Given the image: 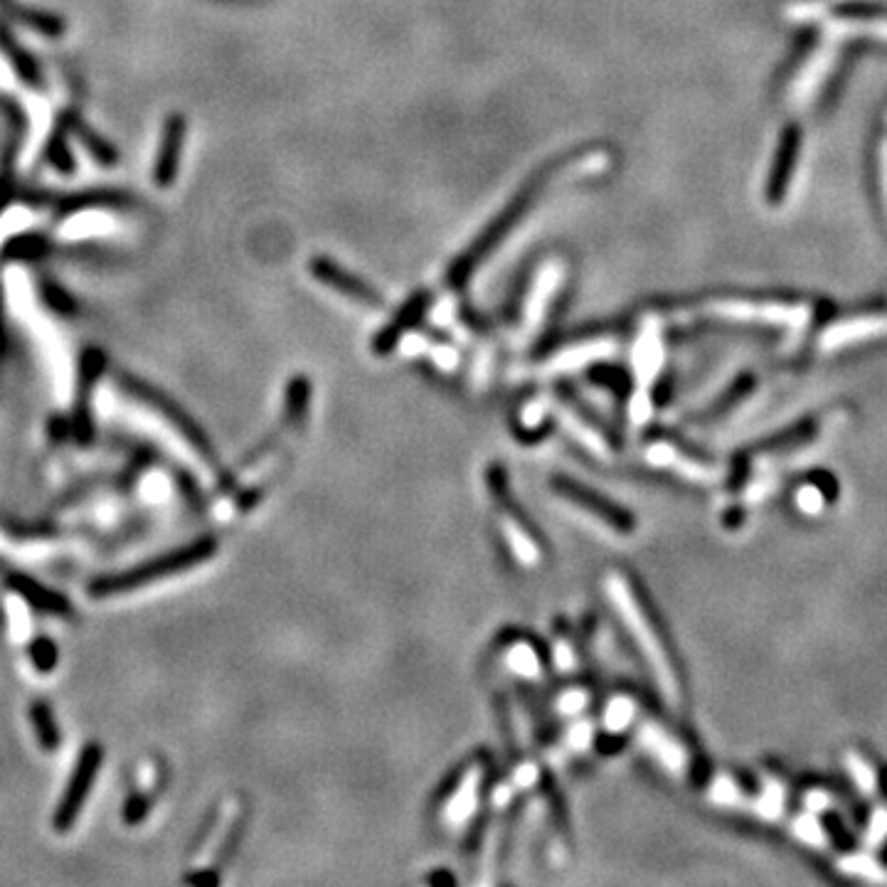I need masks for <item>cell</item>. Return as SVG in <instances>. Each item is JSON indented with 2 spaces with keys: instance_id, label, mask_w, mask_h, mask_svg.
Here are the masks:
<instances>
[{
  "instance_id": "8fae6325",
  "label": "cell",
  "mask_w": 887,
  "mask_h": 887,
  "mask_svg": "<svg viewBox=\"0 0 887 887\" xmlns=\"http://www.w3.org/2000/svg\"><path fill=\"white\" fill-rule=\"evenodd\" d=\"M634 735L638 740V745L644 747L646 755L656 759L666 771H670V775H676V777L688 775L690 759H688L683 742H680L674 732H668V727L661 720L644 713L636 722Z\"/></svg>"
},
{
  "instance_id": "3957f363",
  "label": "cell",
  "mask_w": 887,
  "mask_h": 887,
  "mask_svg": "<svg viewBox=\"0 0 887 887\" xmlns=\"http://www.w3.org/2000/svg\"><path fill=\"white\" fill-rule=\"evenodd\" d=\"M493 769L489 755H473L453 771L447 787L431 803V819L443 835H459L477 823L483 801L489 797Z\"/></svg>"
},
{
  "instance_id": "4316f807",
  "label": "cell",
  "mask_w": 887,
  "mask_h": 887,
  "mask_svg": "<svg viewBox=\"0 0 887 887\" xmlns=\"http://www.w3.org/2000/svg\"><path fill=\"white\" fill-rule=\"evenodd\" d=\"M885 835H887V811H878L870 821V829H868V835H865V841H868L870 845H880L885 841Z\"/></svg>"
},
{
  "instance_id": "277c9868",
  "label": "cell",
  "mask_w": 887,
  "mask_h": 887,
  "mask_svg": "<svg viewBox=\"0 0 887 887\" xmlns=\"http://www.w3.org/2000/svg\"><path fill=\"white\" fill-rule=\"evenodd\" d=\"M215 555H218V543H215L212 538L193 540L188 545H183V548H178V550H171L168 555L153 557V560H149V562L131 567V570L99 577V580L89 584V594L95 596V600L131 594V592L141 590V587L156 584L163 580H171V577L185 574L188 570H195V567L210 562Z\"/></svg>"
},
{
  "instance_id": "83f0119b",
  "label": "cell",
  "mask_w": 887,
  "mask_h": 887,
  "mask_svg": "<svg viewBox=\"0 0 887 887\" xmlns=\"http://www.w3.org/2000/svg\"><path fill=\"white\" fill-rule=\"evenodd\" d=\"M803 803H807L809 811H823L831 807V797L826 791H809L807 797H803Z\"/></svg>"
},
{
  "instance_id": "d6986e66",
  "label": "cell",
  "mask_w": 887,
  "mask_h": 887,
  "mask_svg": "<svg viewBox=\"0 0 887 887\" xmlns=\"http://www.w3.org/2000/svg\"><path fill=\"white\" fill-rule=\"evenodd\" d=\"M30 720H33L35 737L45 752H55L62 745V732L57 727V720L47 703H33L30 708Z\"/></svg>"
},
{
  "instance_id": "484cf974",
  "label": "cell",
  "mask_w": 887,
  "mask_h": 887,
  "mask_svg": "<svg viewBox=\"0 0 887 887\" xmlns=\"http://www.w3.org/2000/svg\"><path fill=\"white\" fill-rule=\"evenodd\" d=\"M149 813V801L141 797V793H133V797L127 801V811H123V819L127 823H139L146 819Z\"/></svg>"
},
{
  "instance_id": "5b68a950",
  "label": "cell",
  "mask_w": 887,
  "mask_h": 887,
  "mask_svg": "<svg viewBox=\"0 0 887 887\" xmlns=\"http://www.w3.org/2000/svg\"><path fill=\"white\" fill-rule=\"evenodd\" d=\"M486 489L493 521H496L501 540L505 548H508L515 565L523 567V570H538L545 562L543 538L538 535V530H535V525L525 518L518 501L511 496L508 481H505L499 467L489 469Z\"/></svg>"
},
{
  "instance_id": "2e32d148",
  "label": "cell",
  "mask_w": 887,
  "mask_h": 887,
  "mask_svg": "<svg viewBox=\"0 0 887 887\" xmlns=\"http://www.w3.org/2000/svg\"><path fill=\"white\" fill-rule=\"evenodd\" d=\"M431 304V296L427 292H419V294H412L409 302L399 308V314L392 318V324H387L380 336L375 338L373 348L377 350L380 355H387L392 348H395L402 338H405L412 328L419 324V318L427 314V308Z\"/></svg>"
},
{
  "instance_id": "9a60e30c",
  "label": "cell",
  "mask_w": 887,
  "mask_h": 887,
  "mask_svg": "<svg viewBox=\"0 0 887 887\" xmlns=\"http://www.w3.org/2000/svg\"><path fill=\"white\" fill-rule=\"evenodd\" d=\"M6 582L10 587V592H15L20 600H25L30 606H33V610H40L50 616H69L72 614L69 600H65L59 592L50 590V587H45L43 582L33 580L30 574L15 572V574H10Z\"/></svg>"
},
{
  "instance_id": "7a4b0ae2",
  "label": "cell",
  "mask_w": 887,
  "mask_h": 887,
  "mask_svg": "<svg viewBox=\"0 0 887 887\" xmlns=\"http://www.w3.org/2000/svg\"><path fill=\"white\" fill-rule=\"evenodd\" d=\"M565 166H567V161L548 163V166H543L538 173L530 175V178L525 180L523 188L515 193V198L499 212V218L493 220L486 230L479 234V240L473 242L469 250L451 264V270L447 274L449 286H461L469 282V276L489 260V254L505 240V234L515 230V227L523 222L525 215H528V210L535 208V202L540 200L545 188H548V185L555 180V175L560 173Z\"/></svg>"
},
{
  "instance_id": "6da1fadb",
  "label": "cell",
  "mask_w": 887,
  "mask_h": 887,
  "mask_svg": "<svg viewBox=\"0 0 887 887\" xmlns=\"http://www.w3.org/2000/svg\"><path fill=\"white\" fill-rule=\"evenodd\" d=\"M604 594L618 622L632 636L638 656L651 670L658 690L670 705L683 708L686 705V690H683V676H680V666L674 656V646L668 644L664 634V626L658 622L654 606L648 604L646 594L638 582L626 570H606L604 574Z\"/></svg>"
},
{
  "instance_id": "d4e9b609",
  "label": "cell",
  "mask_w": 887,
  "mask_h": 887,
  "mask_svg": "<svg viewBox=\"0 0 887 887\" xmlns=\"http://www.w3.org/2000/svg\"><path fill=\"white\" fill-rule=\"evenodd\" d=\"M797 501L803 513H819L823 505H826V499H823V493L817 486H803L797 493Z\"/></svg>"
},
{
  "instance_id": "8992f818",
  "label": "cell",
  "mask_w": 887,
  "mask_h": 887,
  "mask_svg": "<svg viewBox=\"0 0 887 887\" xmlns=\"http://www.w3.org/2000/svg\"><path fill=\"white\" fill-rule=\"evenodd\" d=\"M550 491L560 501V505L574 513L577 518L592 525L596 530L612 535V538H632L636 530V521L632 513L618 508L616 503L600 496L592 489H587L580 481L557 477L550 481Z\"/></svg>"
},
{
  "instance_id": "ba28073f",
  "label": "cell",
  "mask_w": 887,
  "mask_h": 887,
  "mask_svg": "<svg viewBox=\"0 0 887 887\" xmlns=\"http://www.w3.org/2000/svg\"><path fill=\"white\" fill-rule=\"evenodd\" d=\"M101 762H105V747L97 745V742H89V745L81 749V755L77 757L75 771L67 781V789L62 793V799L55 809L53 817V829L57 833H67L75 826L77 819L85 811V803L95 787V779L101 769Z\"/></svg>"
},
{
  "instance_id": "4fadbf2b",
  "label": "cell",
  "mask_w": 887,
  "mask_h": 887,
  "mask_svg": "<svg viewBox=\"0 0 887 887\" xmlns=\"http://www.w3.org/2000/svg\"><path fill=\"white\" fill-rule=\"evenodd\" d=\"M799 151H801V129L791 123V127L781 131L777 153H775V163H771V171L767 178L765 198L769 205H779L784 200V195H787L791 178H793V171H797V163H799Z\"/></svg>"
},
{
  "instance_id": "7c38bea8",
  "label": "cell",
  "mask_w": 887,
  "mask_h": 887,
  "mask_svg": "<svg viewBox=\"0 0 887 887\" xmlns=\"http://www.w3.org/2000/svg\"><path fill=\"white\" fill-rule=\"evenodd\" d=\"M308 270H311L316 282H321L324 286L333 288V292L343 294L350 302H355L360 306H368V308H383L385 302L383 296H380L373 286L363 278H358L355 274L346 272L343 266L336 264L333 260H328V256H314L311 264H308Z\"/></svg>"
},
{
  "instance_id": "cb8c5ba5",
  "label": "cell",
  "mask_w": 887,
  "mask_h": 887,
  "mask_svg": "<svg viewBox=\"0 0 887 887\" xmlns=\"http://www.w3.org/2000/svg\"><path fill=\"white\" fill-rule=\"evenodd\" d=\"M845 762H848L853 779L858 781V787L865 793H873L875 789H878V777H875V769L868 765V762L861 759L858 755H848V759H845Z\"/></svg>"
},
{
  "instance_id": "44dd1931",
  "label": "cell",
  "mask_w": 887,
  "mask_h": 887,
  "mask_svg": "<svg viewBox=\"0 0 887 887\" xmlns=\"http://www.w3.org/2000/svg\"><path fill=\"white\" fill-rule=\"evenodd\" d=\"M30 661L37 668V674H53L55 666L59 664V651L53 638L40 636L30 644Z\"/></svg>"
},
{
  "instance_id": "52a82bcc",
  "label": "cell",
  "mask_w": 887,
  "mask_h": 887,
  "mask_svg": "<svg viewBox=\"0 0 887 887\" xmlns=\"http://www.w3.org/2000/svg\"><path fill=\"white\" fill-rule=\"evenodd\" d=\"M545 412H548V417H552L565 435L582 451L590 453V457L612 459L616 453L614 441L606 435L604 427L574 397H567L565 392H557L550 399V405L545 407Z\"/></svg>"
},
{
  "instance_id": "7402d4cb",
  "label": "cell",
  "mask_w": 887,
  "mask_h": 887,
  "mask_svg": "<svg viewBox=\"0 0 887 887\" xmlns=\"http://www.w3.org/2000/svg\"><path fill=\"white\" fill-rule=\"evenodd\" d=\"M841 868L845 873L863 875V878H870V880H883V883L887 880V870L880 863L868 858V855H848V858L841 861Z\"/></svg>"
},
{
  "instance_id": "e0dca14e",
  "label": "cell",
  "mask_w": 887,
  "mask_h": 887,
  "mask_svg": "<svg viewBox=\"0 0 887 887\" xmlns=\"http://www.w3.org/2000/svg\"><path fill=\"white\" fill-rule=\"evenodd\" d=\"M550 668L565 680L582 676V668H584L582 646H580V642H577L572 628L565 622L555 624L552 646H550Z\"/></svg>"
},
{
  "instance_id": "5bb4252c",
  "label": "cell",
  "mask_w": 887,
  "mask_h": 887,
  "mask_svg": "<svg viewBox=\"0 0 887 887\" xmlns=\"http://www.w3.org/2000/svg\"><path fill=\"white\" fill-rule=\"evenodd\" d=\"M642 715H644L642 700H638L632 690H616L602 708L600 732L612 740L628 737Z\"/></svg>"
},
{
  "instance_id": "9c48e42d",
  "label": "cell",
  "mask_w": 887,
  "mask_h": 887,
  "mask_svg": "<svg viewBox=\"0 0 887 887\" xmlns=\"http://www.w3.org/2000/svg\"><path fill=\"white\" fill-rule=\"evenodd\" d=\"M496 661L513 680L523 686L540 688L548 683L550 656L543 654L540 644L525 634H505L496 644Z\"/></svg>"
},
{
  "instance_id": "ac0fdd59",
  "label": "cell",
  "mask_w": 887,
  "mask_h": 887,
  "mask_svg": "<svg viewBox=\"0 0 887 887\" xmlns=\"http://www.w3.org/2000/svg\"><path fill=\"white\" fill-rule=\"evenodd\" d=\"M552 708L565 722L587 718L592 708V686L582 676L567 678V683L552 698Z\"/></svg>"
},
{
  "instance_id": "30bf717a",
  "label": "cell",
  "mask_w": 887,
  "mask_h": 887,
  "mask_svg": "<svg viewBox=\"0 0 887 887\" xmlns=\"http://www.w3.org/2000/svg\"><path fill=\"white\" fill-rule=\"evenodd\" d=\"M644 459L648 467L658 471H670L676 477H683L693 483H715L720 481V469L698 453L680 447L678 441L668 437H651L644 443Z\"/></svg>"
},
{
  "instance_id": "603a6c76",
  "label": "cell",
  "mask_w": 887,
  "mask_h": 887,
  "mask_svg": "<svg viewBox=\"0 0 887 887\" xmlns=\"http://www.w3.org/2000/svg\"><path fill=\"white\" fill-rule=\"evenodd\" d=\"M791 831L797 833L803 843L817 845V848H823V845H826V833H823L821 823L813 817H809V813H803V817L793 819Z\"/></svg>"
},
{
  "instance_id": "ffe728a7",
  "label": "cell",
  "mask_w": 887,
  "mask_h": 887,
  "mask_svg": "<svg viewBox=\"0 0 887 887\" xmlns=\"http://www.w3.org/2000/svg\"><path fill=\"white\" fill-rule=\"evenodd\" d=\"M708 797H710V801L718 803V807H727V809L747 807V799H745V793H742L740 784L725 775H720L713 784H710Z\"/></svg>"
}]
</instances>
